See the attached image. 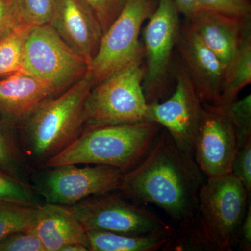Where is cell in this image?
I'll return each mask as SVG.
<instances>
[{
	"label": "cell",
	"mask_w": 251,
	"mask_h": 251,
	"mask_svg": "<svg viewBox=\"0 0 251 251\" xmlns=\"http://www.w3.org/2000/svg\"><path fill=\"white\" fill-rule=\"evenodd\" d=\"M31 186L46 203L72 206L86 198L119 191L125 171L115 167L77 165L41 168Z\"/></svg>",
	"instance_id": "cell-9"
},
{
	"label": "cell",
	"mask_w": 251,
	"mask_h": 251,
	"mask_svg": "<svg viewBox=\"0 0 251 251\" xmlns=\"http://www.w3.org/2000/svg\"><path fill=\"white\" fill-rule=\"evenodd\" d=\"M97 15L103 33L121 12L127 0H85Z\"/></svg>",
	"instance_id": "cell-29"
},
{
	"label": "cell",
	"mask_w": 251,
	"mask_h": 251,
	"mask_svg": "<svg viewBox=\"0 0 251 251\" xmlns=\"http://www.w3.org/2000/svg\"><path fill=\"white\" fill-rule=\"evenodd\" d=\"M198 2L199 10L251 19V0H198Z\"/></svg>",
	"instance_id": "cell-25"
},
{
	"label": "cell",
	"mask_w": 251,
	"mask_h": 251,
	"mask_svg": "<svg viewBox=\"0 0 251 251\" xmlns=\"http://www.w3.org/2000/svg\"><path fill=\"white\" fill-rule=\"evenodd\" d=\"M179 14L184 15L186 19L192 18L198 12V0H174Z\"/></svg>",
	"instance_id": "cell-32"
},
{
	"label": "cell",
	"mask_w": 251,
	"mask_h": 251,
	"mask_svg": "<svg viewBox=\"0 0 251 251\" xmlns=\"http://www.w3.org/2000/svg\"><path fill=\"white\" fill-rule=\"evenodd\" d=\"M144 60L94 86L85 105V131L146 121Z\"/></svg>",
	"instance_id": "cell-4"
},
{
	"label": "cell",
	"mask_w": 251,
	"mask_h": 251,
	"mask_svg": "<svg viewBox=\"0 0 251 251\" xmlns=\"http://www.w3.org/2000/svg\"><path fill=\"white\" fill-rule=\"evenodd\" d=\"M250 194L232 173L206 178L201 186L198 214L219 251L232 250Z\"/></svg>",
	"instance_id": "cell-7"
},
{
	"label": "cell",
	"mask_w": 251,
	"mask_h": 251,
	"mask_svg": "<svg viewBox=\"0 0 251 251\" xmlns=\"http://www.w3.org/2000/svg\"><path fill=\"white\" fill-rule=\"evenodd\" d=\"M228 112L234 125L237 126L239 135V143H242L251 138V95L234 103L225 108Z\"/></svg>",
	"instance_id": "cell-26"
},
{
	"label": "cell",
	"mask_w": 251,
	"mask_h": 251,
	"mask_svg": "<svg viewBox=\"0 0 251 251\" xmlns=\"http://www.w3.org/2000/svg\"><path fill=\"white\" fill-rule=\"evenodd\" d=\"M176 63L174 92L163 101L148 104L146 121L164 127L177 148L194 157L202 103L182 62Z\"/></svg>",
	"instance_id": "cell-11"
},
{
	"label": "cell",
	"mask_w": 251,
	"mask_h": 251,
	"mask_svg": "<svg viewBox=\"0 0 251 251\" xmlns=\"http://www.w3.org/2000/svg\"><path fill=\"white\" fill-rule=\"evenodd\" d=\"M115 191L91 196L69 206L86 230L131 235L174 233L175 229L156 214L132 204Z\"/></svg>",
	"instance_id": "cell-10"
},
{
	"label": "cell",
	"mask_w": 251,
	"mask_h": 251,
	"mask_svg": "<svg viewBox=\"0 0 251 251\" xmlns=\"http://www.w3.org/2000/svg\"><path fill=\"white\" fill-rule=\"evenodd\" d=\"M89 64L61 39L50 25L32 26L25 41L21 70L63 92L82 78Z\"/></svg>",
	"instance_id": "cell-8"
},
{
	"label": "cell",
	"mask_w": 251,
	"mask_h": 251,
	"mask_svg": "<svg viewBox=\"0 0 251 251\" xmlns=\"http://www.w3.org/2000/svg\"><path fill=\"white\" fill-rule=\"evenodd\" d=\"M176 48L202 103L216 105L226 66L188 24L181 28Z\"/></svg>",
	"instance_id": "cell-14"
},
{
	"label": "cell",
	"mask_w": 251,
	"mask_h": 251,
	"mask_svg": "<svg viewBox=\"0 0 251 251\" xmlns=\"http://www.w3.org/2000/svg\"><path fill=\"white\" fill-rule=\"evenodd\" d=\"M57 0H17L23 24L30 26L50 24Z\"/></svg>",
	"instance_id": "cell-24"
},
{
	"label": "cell",
	"mask_w": 251,
	"mask_h": 251,
	"mask_svg": "<svg viewBox=\"0 0 251 251\" xmlns=\"http://www.w3.org/2000/svg\"><path fill=\"white\" fill-rule=\"evenodd\" d=\"M61 93L45 81L18 71L0 78V115L18 127L42 104Z\"/></svg>",
	"instance_id": "cell-15"
},
{
	"label": "cell",
	"mask_w": 251,
	"mask_h": 251,
	"mask_svg": "<svg viewBox=\"0 0 251 251\" xmlns=\"http://www.w3.org/2000/svg\"><path fill=\"white\" fill-rule=\"evenodd\" d=\"M0 251H46L32 227L16 232L0 242Z\"/></svg>",
	"instance_id": "cell-27"
},
{
	"label": "cell",
	"mask_w": 251,
	"mask_h": 251,
	"mask_svg": "<svg viewBox=\"0 0 251 251\" xmlns=\"http://www.w3.org/2000/svg\"><path fill=\"white\" fill-rule=\"evenodd\" d=\"M187 24L226 67L251 33V19L203 10L188 19Z\"/></svg>",
	"instance_id": "cell-16"
},
{
	"label": "cell",
	"mask_w": 251,
	"mask_h": 251,
	"mask_svg": "<svg viewBox=\"0 0 251 251\" xmlns=\"http://www.w3.org/2000/svg\"><path fill=\"white\" fill-rule=\"evenodd\" d=\"M239 247L243 251L251 250V202L248 206L246 215L238 230L237 241Z\"/></svg>",
	"instance_id": "cell-31"
},
{
	"label": "cell",
	"mask_w": 251,
	"mask_h": 251,
	"mask_svg": "<svg viewBox=\"0 0 251 251\" xmlns=\"http://www.w3.org/2000/svg\"><path fill=\"white\" fill-rule=\"evenodd\" d=\"M239 135L226 108L202 103L194 148V159L206 178L232 173Z\"/></svg>",
	"instance_id": "cell-12"
},
{
	"label": "cell",
	"mask_w": 251,
	"mask_h": 251,
	"mask_svg": "<svg viewBox=\"0 0 251 251\" xmlns=\"http://www.w3.org/2000/svg\"><path fill=\"white\" fill-rule=\"evenodd\" d=\"M31 27L21 25L0 40V77L21 70L25 41Z\"/></svg>",
	"instance_id": "cell-21"
},
{
	"label": "cell",
	"mask_w": 251,
	"mask_h": 251,
	"mask_svg": "<svg viewBox=\"0 0 251 251\" xmlns=\"http://www.w3.org/2000/svg\"><path fill=\"white\" fill-rule=\"evenodd\" d=\"M90 251H156L166 250L174 233L123 234L87 231Z\"/></svg>",
	"instance_id": "cell-18"
},
{
	"label": "cell",
	"mask_w": 251,
	"mask_h": 251,
	"mask_svg": "<svg viewBox=\"0 0 251 251\" xmlns=\"http://www.w3.org/2000/svg\"><path fill=\"white\" fill-rule=\"evenodd\" d=\"M36 208L0 204V242L11 234L31 228Z\"/></svg>",
	"instance_id": "cell-23"
},
{
	"label": "cell",
	"mask_w": 251,
	"mask_h": 251,
	"mask_svg": "<svg viewBox=\"0 0 251 251\" xmlns=\"http://www.w3.org/2000/svg\"><path fill=\"white\" fill-rule=\"evenodd\" d=\"M51 27L90 65L103 35L97 15L85 0H57Z\"/></svg>",
	"instance_id": "cell-13"
},
{
	"label": "cell",
	"mask_w": 251,
	"mask_h": 251,
	"mask_svg": "<svg viewBox=\"0 0 251 251\" xmlns=\"http://www.w3.org/2000/svg\"><path fill=\"white\" fill-rule=\"evenodd\" d=\"M152 122L108 126L87 130L41 168L62 165H102L126 172L146 156L160 134Z\"/></svg>",
	"instance_id": "cell-3"
},
{
	"label": "cell",
	"mask_w": 251,
	"mask_h": 251,
	"mask_svg": "<svg viewBox=\"0 0 251 251\" xmlns=\"http://www.w3.org/2000/svg\"><path fill=\"white\" fill-rule=\"evenodd\" d=\"M62 251H90L85 246L81 244H72L67 246L62 249Z\"/></svg>",
	"instance_id": "cell-33"
},
{
	"label": "cell",
	"mask_w": 251,
	"mask_h": 251,
	"mask_svg": "<svg viewBox=\"0 0 251 251\" xmlns=\"http://www.w3.org/2000/svg\"><path fill=\"white\" fill-rule=\"evenodd\" d=\"M157 4L158 0H127L116 19L103 33L98 52L89 65L87 73L93 87L144 60L140 31Z\"/></svg>",
	"instance_id": "cell-5"
},
{
	"label": "cell",
	"mask_w": 251,
	"mask_h": 251,
	"mask_svg": "<svg viewBox=\"0 0 251 251\" xmlns=\"http://www.w3.org/2000/svg\"><path fill=\"white\" fill-rule=\"evenodd\" d=\"M32 229L46 251H62L72 244H81L90 251L87 230L69 206L41 204L36 208Z\"/></svg>",
	"instance_id": "cell-17"
},
{
	"label": "cell",
	"mask_w": 251,
	"mask_h": 251,
	"mask_svg": "<svg viewBox=\"0 0 251 251\" xmlns=\"http://www.w3.org/2000/svg\"><path fill=\"white\" fill-rule=\"evenodd\" d=\"M203 176L194 157L180 150L164 131L146 156L124 173L119 191L135 201L155 204L180 223L197 212Z\"/></svg>",
	"instance_id": "cell-1"
},
{
	"label": "cell",
	"mask_w": 251,
	"mask_h": 251,
	"mask_svg": "<svg viewBox=\"0 0 251 251\" xmlns=\"http://www.w3.org/2000/svg\"><path fill=\"white\" fill-rule=\"evenodd\" d=\"M174 0H158L143 32L144 95L148 104L161 101L170 90L173 53L181 31Z\"/></svg>",
	"instance_id": "cell-6"
},
{
	"label": "cell",
	"mask_w": 251,
	"mask_h": 251,
	"mask_svg": "<svg viewBox=\"0 0 251 251\" xmlns=\"http://www.w3.org/2000/svg\"><path fill=\"white\" fill-rule=\"evenodd\" d=\"M23 24L17 0H0V40Z\"/></svg>",
	"instance_id": "cell-30"
},
{
	"label": "cell",
	"mask_w": 251,
	"mask_h": 251,
	"mask_svg": "<svg viewBox=\"0 0 251 251\" xmlns=\"http://www.w3.org/2000/svg\"><path fill=\"white\" fill-rule=\"evenodd\" d=\"M0 204L38 207L40 206L30 184L15 179L0 170Z\"/></svg>",
	"instance_id": "cell-22"
},
{
	"label": "cell",
	"mask_w": 251,
	"mask_h": 251,
	"mask_svg": "<svg viewBox=\"0 0 251 251\" xmlns=\"http://www.w3.org/2000/svg\"><path fill=\"white\" fill-rule=\"evenodd\" d=\"M92 87V77L87 73L19 126L20 141L28 165L41 168L83 133L86 101Z\"/></svg>",
	"instance_id": "cell-2"
},
{
	"label": "cell",
	"mask_w": 251,
	"mask_h": 251,
	"mask_svg": "<svg viewBox=\"0 0 251 251\" xmlns=\"http://www.w3.org/2000/svg\"><path fill=\"white\" fill-rule=\"evenodd\" d=\"M15 128L14 125L0 117V170L15 179L30 184L29 165Z\"/></svg>",
	"instance_id": "cell-20"
},
{
	"label": "cell",
	"mask_w": 251,
	"mask_h": 251,
	"mask_svg": "<svg viewBox=\"0 0 251 251\" xmlns=\"http://www.w3.org/2000/svg\"><path fill=\"white\" fill-rule=\"evenodd\" d=\"M251 82V33L225 69L222 91L215 106L227 108Z\"/></svg>",
	"instance_id": "cell-19"
},
{
	"label": "cell",
	"mask_w": 251,
	"mask_h": 251,
	"mask_svg": "<svg viewBox=\"0 0 251 251\" xmlns=\"http://www.w3.org/2000/svg\"><path fill=\"white\" fill-rule=\"evenodd\" d=\"M232 174L239 179L249 193L251 192V138L239 145L232 163Z\"/></svg>",
	"instance_id": "cell-28"
}]
</instances>
